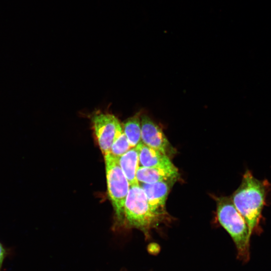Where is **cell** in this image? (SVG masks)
Here are the masks:
<instances>
[{"mask_svg":"<svg viewBox=\"0 0 271 271\" xmlns=\"http://www.w3.org/2000/svg\"><path fill=\"white\" fill-rule=\"evenodd\" d=\"M136 148L139 152V166L165 167L174 165L169 157L141 142Z\"/></svg>","mask_w":271,"mask_h":271,"instance_id":"cell-9","label":"cell"},{"mask_svg":"<svg viewBox=\"0 0 271 271\" xmlns=\"http://www.w3.org/2000/svg\"><path fill=\"white\" fill-rule=\"evenodd\" d=\"M131 148L122 130L115 138L111 145L109 153L114 157L119 158Z\"/></svg>","mask_w":271,"mask_h":271,"instance_id":"cell-12","label":"cell"},{"mask_svg":"<svg viewBox=\"0 0 271 271\" xmlns=\"http://www.w3.org/2000/svg\"><path fill=\"white\" fill-rule=\"evenodd\" d=\"M119 166L128 181L130 186L139 185L136 173L139 167V152L131 148L118 158Z\"/></svg>","mask_w":271,"mask_h":271,"instance_id":"cell-10","label":"cell"},{"mask_svg":"<svg viewBox=\"0 0 271 271\" xmlns=\"http://www.w3.org/2000/svg\"><path fill=\"white\" fill-rule=\"evenodd\" d=\"M99 146L104 155L109 153L115 138L122 130L118 119L113 114L97 113L91 118Z\"/></svg>","mask_w":271,"mask_h":271,"instance_id":"cell-5","label":"cell"},{"mask_svg":"<svg viewBox=\"0 0 271 271\" xmlns=\"http://www.w3.org/2000/svg\"><path fill=\"white\" fill-rule=\"evenodd\" d=\"M141 141L146 146L166 155H174L176 150L171 145L162 128L146 114H141Z\"/></svg>","mask_w":271,"mask_h":271,"instance_id":"cell-6","label":"cell"},{"mask_svg":"<svg viewBox=\"0 0 271 271\" xmlns=\"http://www.w3.org/2000/svg\"><path fill=\"white\" fill-rule=\"evenodd\" d=\"M7 252L2 244L0 242V271L1 270L2 264L6 256Z\"/></svg>","mask_w":271,"mask_h":271,"instance_id":"cell-13","label":"cell"},{"mask_svg":"<svg viewBox=\"0 0 271 271\" xmlns=\"http://www.w3.org/2000/svg\"><path fill=\"white\" fill-rule=\"evenodd\" d=\"M217 213L219 223L235 243L238 257L243 261H247L250 255V235L244 219L235 207L231 198H217Z\"/></svg>","mask_w":271,"mask_h":271,"instance_id":"cell-2","label":"cell"},{"mask_svg":"<svg viewBox=\"0 0 271 271\" xmlns=\"http://www.w3.org/2000/svg\"><path fill=\"white\" fill-rule=\"evenodd\" d=\"M123 215L129 226L141 230L146 235L165 221L151 211L140 184L130 186L124 204Z\"/></svg>","mask_w":271,"mask_h":271,"instance_id":"cell-3","label":"cell"},{"mask_svg":"<svg viewBox=\"0 0 271 271\" xmlns=\"http://www.w3.org/2000/svg\"><path fill=\"white\" fill-rule=\"evenodd\" d=\"M179 176L174 165L165 167H144L139 166L136 178L140 183L150 184L161 181L176 180Z\"/></svg>","mask_w":271,"mask_h":271,"instance_id":"cell-8","label":"cell"},{"mask_svg":"<svg viewBox=\"0 0 271 271\" xmlns=\"http://www.w3.org/2000/svg\"><path fill=\"white\" fill-rule=\"evenodd\" d=\"M266 179L258 180L249 170L244 174L241 184L231 199L235 207L244 219L249 233L260 231L262 211L266 204L270 188Z\"/></svg>","mask_w":271,"mask_h":271,"instance_id":"cell-1","label":"cell"},{"mask_svg":"<svg viewBox=\"0 0 271 271\" xmlns=\"http://www.w3.org/2000/svg\"><path fill=\"white\" fill-rule=\"evenodd\" d=\"M176 180L161 181L150 184H140L143 189L151 211L166 220L168 215L165 207L166 201L170 190Z\"/></svg>","mask_w":271,"mask_h":271,"instance_id":"cell-7","label":"cell"},{"mask_svg":"<svg viewBox=\"0 0 271 271\" xmlns=\"http://www.w3.org/2000/svg\"><path fill=\"white\" fill-rule=\"evenodd\" d=\"M141 113H137L123 124L122 130L131 148L137 146L141 141Z\"/></svg>","mask_w":271,"mask_h":271,"instance_id":"cell-11","label":"cell"},{"mask_svg":"<svg viewBox=\"0 0 271 271\" xmlns=\"http://www.w3.org/2000/svg\"><path fill=\"white\" fill-rule=\"evenodd\" d=\"M104 156L108 196L117 218L122 220L130 185L119 166L118 158L109 153Z\"/></svg>","mask_w":271,"mask_h":271,"instance_id":"cell-4","label":"cell"}]
</instances>
